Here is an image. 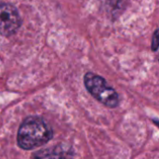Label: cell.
<instances>
[{"label":"cell","instance_id":"cell-1","mask_svg":"<svg viewBox=\"0 0 159 159\" xmlns=\"http://www.w3.org/2000/svg\"><path fill=\"white\" fill-rule=\"evenodd\" d=\"M52 138L53 130L43 118L29 116L19 128L17 143L23 150H33L48 143Z\"/></svg>","mask_w":159,"mask_h":159},{"label":"cell","instance_id":"cell-2","mask_svg":"<svg viewBox=\"0 0 159 159\" xmlns=\"http://www.w3.org/2000/svg\"><path fill=\"white\" fill-rule=\"evenodd\" d=\"M87 90L97 101L109 108H116L119 104V96L116 89L108 85L106 80L96 74L87 73L84 76Z\"/></svg>","mask_w":159,"mask_h":159},{"label":"cell","instance_id":"cell-3","mask_svg":"<svg viewBox=\"0 0 159 159\" xmlns=\"http://www.w3.org/2000/svg\"><path fill=\"white\" fill-rule=\"evenodd\" d=\"M21 18L18 8L9 3L0 4V35L8 37L20 29Z\"/></svg>","mask_w":159,"mask_h":159},{"label":"cell","instance_id":"cell-4","mask_svg":"<svg viewBox=\"0 0 159 159\" xmlns=\"http://www.w3.org/2000/svg\"><path fill=\"white\" fill-rule=\"evenodd\" d=\"M152 50L157 51L159 48V29L156 30V32L153 34V38H152V45H151Z\"/></svg>","mask_w":159,"mask_h":159},{"label":"cell","instance_id":"cell-5","mask_svg":"<svg viewBox=\"0 0 159 159\" xmlns=\"http://www.w3.org/2000/svg\"><path fill=\"white\" fill-rule=\"evenodd\" d=\"M154 123H155V124H156V125H157V127L159 128V120L158 119H154Z\"/></svg>","mask_w":159,"mask_h":159},{"label":"cell","instance_id":"cell-6","mask_svg":"<svg viewBox=\"0 0 159 159\" xmlns=\"http://www.w3.org/2000/svg\"><path fill=\"white\" fill-rule=\"evenodd\" d=\"M158 60H159V58H158Z\"/></svg>","mask_w":159,"mask_h":159}]
</instances>
